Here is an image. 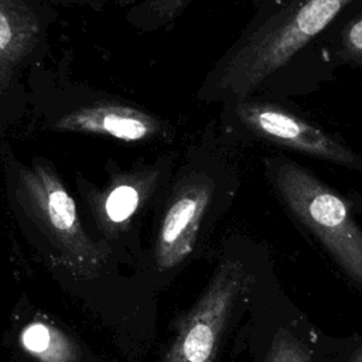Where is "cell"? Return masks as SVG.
<instances>
[{
    "label": "cell",
    "instance_id": "3",
    "mask_svg": "<svg viewBox=\"0 0 362 362\" xmlns=\"http://www.w3.org/2000/svg\"><path fill=\"white\" fill-rule=\"evenodd\" d=\"M17 178L23 206L59 252L65 267L81 279L96 277L107 262V252L85 233L75 202L59 178L41 164L20 167Z\"/></svg>",
    "mask_w": 362,
    "mask_h": 362
},
{
    "label": "cell",
    "instance_id": "5",
    "mask_svg": "<svg viewBox=\"0 0 362 362\" xmlns=\"http://www.w3.org/2000/svg\"><path fill=\"white\" fill-rule=\"evenodd\" d=\"M236 116L256 139L362 173V157L339 139L291 110L270 102L238 100Z\"/></svg>",
    "mask_w": 362,
    "mask_h": 362
},
{
    "label": "cell",
    "instance_id": "13",
    "mask_svg": "<svg viewBox=\"0 0 362 362\" xmlns=\"http://www.w3.org/2000/svg\"><path fill=\"white\" fill-rule=\"evenodd\" d=\"M348 362H362V346L349 358Z\"/></svg>",
    "mask_w": 362,
    "mask_h": 362
},
{
    "label": "cell",
    "instance_id": "7",
    "mask_svg": "<svg viewBox=\"0 0 362 362\" xmlns=\"http://www.w3.org/2000/svg\"><path fill=\"white\" fill-rule=\"evenodd\" d=\"M55 127L64 132L105 134L124 141H137L154 136L158 123L141 110L105 103L74 110L61 117Z\"/></svg>",
    "mask_w": 362,
    "mask_h": 362
},
{
    "label": "cell",
    "instance_id": "2",
    "mask_svg": "<svg viewBox=\"0 0 362 362\" xmlns=\"http://www.w3.org/2000/svg\"><path fill=\"white\" fill-rule=\"evenodd\" d=\"M267 168L283 204L362 286V229L348 202L311 171L286 157L270 158Z\"/></svg>",
    "mask_w": 362,
    "mask_h": 362
},
{
    "label": "cell",
    "instance_id": "11",
    "mask_svg": "<svg viewBox=\"0 0 362 362\" xmlns=\"http://www.w3.org/2000/svg\"><path fill=\"white\" fill-rule=\"evenodd\" d=\"M266 362H313L304 345L288 332H279L270 346Z\"/></svg>",
    "mask_w": 362,
    "mask_h": 362
},
{
    "label": "cell",
    "instance_id": "1",
    "mask_svg": "<svg viewBox=\"0 0 362 362\" xmlns=\"http://www.w3.org/2000/svg\"><path fill=\"white\" fill-rule=\"evenodd\" d=\"M351 0H293L253 30L223 64L216 86L243 99L314 40Z\"/></svg>",
    "mask_w": 362,
    "mask_h": 362
},
{
    "label": "cell",
    "instance_id": "8",
    "mask_svg": "<svg viewBox=\"0 0 362 362\" xmlns=\"http://www.w3.org/2000/svg\"><path fill=\"white\" fill-rule=\"evenodd\" d=\"M40 33L35 13L21 0H0V89L33 49Z\"/></svg>",
    "mask_w": 362,
    "mask_h": 362
},
{
    "label": "cell",
    "instance_id": "6",
    "mask_svg": "<svg viewBox=\"0 0 362 362\" xmlns=\"http://www.w3.org/2000/svg\"><path fill=\"white\" fill-rule=\"evenodd\" d=\"M211 197L212 185L205 180L194 181L177 194L160 223L156 239L154 260L158 270H171L191 255Z\"/></svg>",
    "mask_w": 362,
    "mask_h": 362
},
{
    "label": "cell",
    "instance_id": "10",
    "mask_svg": "<svg viewBox=\"0 0 362 362\" xmlns=\"http://www.w3.org/2000/svg\"><path fill=\"white\" fill-rule=\"evenodd\" d=\"M140 202L139 191L129 185L122 184L110 191L105 202V215L113 225L126 222L137 209Z\"/></svg>",
    "mask_w": 362,
    "mask_h": 362
},
{
    "label": "cell",
    "instance_id": "12",
    "mask_svg": "<svg viewBox=\"0 0 362 362\" xmlns=\"http://www.w3.org/2000/svg\"><path fill=\"white\" fill-rule=\"evenodd\" d=\"M338 54L344 61L362 65V14L342 28Z\"/></svg>",
    "mask_w": 362,
    "mask_h": 362
},
{
    "label": "cell",
    "instance_id": "9",
    "mask_svg": "<svg viewBox=\"0 0 362 362\" xmlns=\"http://www.w3.org/2000/svg\"><path fill=\"white\" fill-rule=\"evenodd\" d=\"M24 348L40 362H75V344L58 328L45 322H33L21 334Z\"/></svg>",
    "mask_w": 362,
    "mask_h": 362
},
{
    "label": "cell",
    "instance_id": "4",
    "mask_svg": "<svg viewBox=\"0 0 362 362\" xmlns=\"http://www.w3.org/2000/svg\"><path fill=\"white\" fill-rule=\"evenodd\" d=\"M249 284L242 263L222 262L197 303L178 320L160 362H215L225 329Z\"/></svg>",
    "mask_w": 362,
    "mask_h": 362
}]
</instances>
